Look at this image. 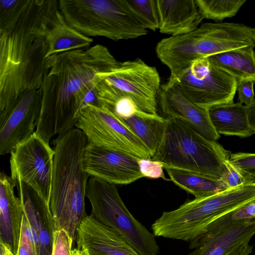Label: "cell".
<instances>
[{
  "label": "cell",
  "mask_w": 255,
  "mask_h": 255,
  "mask_svg": "<svg viewBox=\"0 0 255 255\" xmlns=\"http://www.w3.org/2000/svg\"><path fill=\"white\" fill-rule=\"evenodd\" d=\"M254 219H255V200L243 205L222 216L212 223L206 231L215 232L235 223Z\"/></svg>",
  "instance_id": "cell-26"
},
{
  "label": "cell",
  "mask_w": 255,
  "mask_h": 255,
  "mask_svg": "<svg viewBox=\"0 0 255 255\" xmlns=\"http://www.w3.org/2000/svg\"><path fill=\"white\" fill-rule=\"evenodd\" d=\"M76 238L77 248L89 255H140L117 231L91 215L80 223Z\"/></svg>",
  "instance_id": "cell-15"
},
{
  "label": "cell",
  "mask_w": 255,
  "mask_h": 255,
  "mask_svg": "<svg viewBox=\"0 0 255 255\" xmlns=\"http://www.w3.org/2000/svg\"><path fill=\"white\" fill-rule=\"evenodd\" d=\"M229 161L247 179L255 182V153H233L231 154Z\"/></svg>",
  "instance_id": "cell-29"
},
{
  "label": "cell",
  "mask_w": 255,
  "mask_h": 255,
  "mask_svg": "<svg viewBox=\"0 0 255 255\" xmlns=\"http://www.w3.org/2000/svg\"><path fill=\"white\" fill-rule=\"evenodd\" d=\"M204 18L222 21L236 15L246 0H196Z\"/></svg>",
  "instance_id": "cell-25"
},
{
  "label": "cell",
  "mask_w": 255,
  "mask_h": 255,
  "mask_svg": "<svg viewBox=\"0 0 255 255\" xmlns=\"http://www.w3.org/2000/svg\"><path fill=\"white\" fill-rule=\"evenodd\" d=\"M255 235V219L235 223L215 232L206 231L190 242L188 255H226Z\"/></svg>",
  "instance_id": "cell-17"
},
{
  "label": "cell",
  "mask_w": 255,
  "mask_h": 255,
  "mask_svg": "<svg viewBox=\"0 0 255 255\" xmlns=\"http://www.w3.org/2000/svg\"><path fill=\"white\" fill-rule=\"evenodd\" d=\"M57 0H23L0 15V122L23 92L41 88L47 60L46 34Z\"/></svg>",
  "instance_id": "cell-1"
},
{
  "label": "cell",
  "mask_w": 255,
  "mask_h": 255,
  "mask_svg": "<svg viewBox=\"0 0 255 255\" xmlns=\"http://www.w3.org/2000/svg\"><path fill=\"white\" fill-rule=\"evenodd\" d=\"M55 154L35 132L10 153V176L29 185L50 204Z\"/></svg>",
  "instance_id": "cell-11"
},
{
  "label": "cell",
  "mask_w": 255,
  "mask_h": 255,
  "mask_svg": "<svg viewBox=\"0 0 255 255\" xmlns=\"http://www.w3.org/2000/svg\"><path fill=\"white\" fill-rule=\"evenodd\" d=\"M47 58L64 52L90 47L93 39L80 33L67 22L59 9L53 16L46 34Z\"/></svg>",
  "instance_id": "cell-20"
},
{
  "label": "cell",
  "mask_w": 255,
  "mask_h": 255,
  "mask_svg": "<svg viewBox=\"0 0 255 255\" xmlns=\"http://www.w3.org/2000/svg\"><path fill=\"white\" fill-rule=\"evenodd\" d=\"M132 9L147 29H159V20L156 0H128Z\"/></svg>",
  "instance_id": "cell-27"
},
{
  "label": "cell",
  "mask_w": 255,
  "mask_h": 255,
  "mask_svg": "<svg viewBox=\"0 0 255 255\" xmlns=\"http://www.w3.org/2000/svg\"><path fill=\"white\" fill-rule=\"evenodd\" d=\"M247 107L248 123L250 128L255 133V101Z\"/></svg>",
  "instance_id": "cell-35"
},
{
  "label": "cell",
  "mask_w": 255,
  "mask_h": 255,
  "mask_svg": "<svg viewBox=\"0 0 255 255\" xmlns=\"http://www.w3.org/2000/svg\"><path fill=\"white\" fill-rule=\"evenodd\" d=\"M41 88L27 90L17 98L0 123V154L10 153L35 131L41 109Z\"/></svg>",
  "instance_id": "cell-13"
},
{
  "label": "cell",
  "mask_w": 255,
  "mask_h": 255,
  "mask_svg": "<svg viewBox=\"0 0 255 255\" xmlns=\"http://www.w3.org/2000/svg\"><path fill=\"white\" fill-rule=\"evenodd\" d=\"M117 117L142 141L152 157L162 139L167 120L158 114H148L139 110L129 117Z\"/></svg>",
  "instance_id": "cell-22"
},
{
  "label": "cell",
  "mask_w": 255,
  "mask_h": 255,
  "mask_svg": "<svg viewBox=\"0 0 255 255\" xmlns=\"http://www.w3.org/2000/svg\"><path fill=\"white\" fill-rule=\"evenodd\" d=\"M39 250L38 237L28 218L23 212L21 232L16 255H39Z\"/></svg>",
  "instance_id": "cell-28"
},
{
  "label": "cell",
  "mask_w": 255,
  "mask_h": 255,
  "mask_svg": "<svg viewBox=\"0 0 255 255\" xmlns=\"http://www.w3.org/2000/svg\"><path fill=\"white\" fill-rule=\"evenodd\" d=\"M73 255H86V252L83 249L78 248L73 249Z\"/></svg>",
  "instance_id": "cell-36"
},
{
  "label": "cell",
  "mask_w": 255,
  "mask_h": 255,
  "mask_svg": "<svg viewBox=\"0 0 255 255\" xmlns=\"http://www.w3.org/2000/svg\"><path fill=\"white\" fill-rule=\"evenodd\" d=\"M16 180L0 174V240L16 255L21 232L23 209L14 193Z\"/></svg>",
  "instance_id": "cell-18"
},
{
  "label": "cell",
  "mask_w": 255,
  "mask_h": 255,
  "mask_svg": "<svg viewBox=\"0 0 255 255\" xmlns=\"http://www.w3.org/2000/svg\"><path fill=\"white\" fill-rule=\"evenodd\" d=\"M255 200V182L186 202L164 212L151 225L155 237L191 242L216 220Z\"/></svg>",
  "instance_id": "cell-4"
},
{
  "label": "cell",
  "mask_w": 255,
  "mask_h": 255,
  "mask_svg": "<svg viewBox=\"0 0 255 255\" xmlns=\"http://www.w3.org/2000/svg\"><path fill=\"white\" fill-rule=\"evenodd\" d=\"M7 255H14L10 250H9L7 252Z\"/></svg>",
  "instance_id": "cell-37"
},
{
  "label": "cell",
  "mask_w": 255,
  "mask_h": 255,
  "mask_svg": "<svg viewBox=\"0 0 255 255\" xmlns=\"http://www.w3.org/2000/svg\"><path fill=\"white\" fill-rule=\"evenodd\" d=\"M140 172L143 176L150 178H164L163 164L151 159L140 158L138 160Z\"/></svg>",
  "instance_id": "cell-31"
},
{
  "label": "cell",
  "mask_w": 255,
  "mask_h": 255,
  "mask_svg": "<svg viewBox=\"0 0 255 255\" xmlns=\"http://www.w3.org/2000/svg\"><path fill=\"white\" fill-rule=\"evenodd\" d=\"M247 47L207 57L209 61L233 77L238 83L251 81L255 83V52Z\"/></svg>",
  "instance_id": "cell-23"
},
{
  "label": "cell",
  "mask_w": 255,
  "mask_h": 255,
  "mask_svg": "<svg viewBox=\"0 0 255 255\" xmlns=\"http://www.w3.org/2000/svg\"><path fill=\"white\" fill-rule=\"evenodd\" d=\"M226 167V173L223 180L229 188H234L240 186L254 182L249 181L229 161H225Z\"/></svg>",
  "instance_id": "cell-32"
},
{
  "label": "cell",
  "mask_w": 255,
  "mask_h": 255,
  "mask_svg": "<svg viewBox=\"0 0 255 255\" xmlns=\"http://www.w3.org/2000/svg\"><path fill=\"white\" fill-rule=\"evenodd\" d=\"M86 197L92 207L91 215L117 231L140 255H158L155 237L130 213L115 184L91 177Z\"/></svg>",
  "instance_id": "cell-7"
},
{
  "label": "cell",
  "mask_w": 255,
  "mask_h": 255,
  "mask_svg": "<svg viewBox=\"0 0 255 255\" xmlns=\"http://www.w3.org/2000/svg\"><path fill=\"white\" fill-rule=\"evenodd\" d=\"M16 187L24 213L39 241V255H51L54 219L48 203L34 189L19 179Z\"/></svg>",
  "instance_id": "cell-16"
},
{
  "label": "cell",
  "mask_w": 255,
  "mask_h": 255,
  "mask_svg": "<svg viewBox=\"0 0 255 255\" xmlns=\"http://www.w3.org/2000/svg\"><path fill=\"white\" fill-rule=\"evenodd\" d=\"M88 143L76 128L55 140L50 208L55 230L64 229L73 241L87 216L85 199L90 176L84 169L83 154Z\"/></svg>",
  "instance_id": "cell-3"
},
{
  "label": "cell",
  "mask_w": 255,
  "mask_h": 255,
  "mask_svg": "<svg viewBox=\"0 0 255 255\" xmlns=\"http://www.w3.org/2000/svg\"><path fill=\"white\" fill-rule=\"evenodd\" d=\"M167 120L162 139L151 159L161 162L164 168L223 180L226 173L225 161L229 159L231 151L203 136L182 121Z\"/></svg>",
  "instance_id": "cell-5"
},
{
  "label": "cell",
  "mask_w": 255,
  "mask_h": 255,
  "mask_svg": "<svg viewBox=\"0 0 255 255\" xmlns=\"http://www.w3.org/2000/svg\"><path fill=\"white\" fill-rule=\"evenodd\" d=\"M207 110L211 124L219 134L247 137L255 133L248 123L247 106L238 102L214 106Z\"/></svg>",
  "instance_id": "cell-21"
},
{
  "label": "cell",
  "mask_w": 255,
  "mask_h": 255,
  "mask_svg": "<svg viewBox=\"0 0 255 255\" xmlns=\"http://www.w3.org/2000/svg\"><path fill=\"white\" fill-rule=\"evenodd\" d=\"M102 80L121 96L130 100L139 110L157 114V96L161 85L155 67L139 58L128 60L104 73Z\"/></svg>",
  "instance_id": "cell-10"
},
{
  "label": "cell",
  "mask_w": 255,
  "mask_h": 255,
  "mask_svg": "<svg viewBox=\"0 0 255 255\" xmlns=\"http://www.w3.org/2000/svg\"><path fill=\"white\" fill-rule=\"evenodd\" d=\"M251 81H246L238 83L237 91L238 93L239 102L245 106H249L255 101L254 85Z\"/></svg>",
  "instance_id": "cell-33"
},
{
  "label": "cell",
  "mask_w": 255,
  "mask_h": 255,
  "mask_svg": "<svg viewBox=\"0 0 255 255\" xmlns=\"http://www.w3.org/2000/svg\"><path fill=\"white\" fill-rule=\"evenodd\" d=\"M75 128L83 132L88 143L122 151L138 158H151L142 141L105 106L88 105L84 108Z\"/></svg>",
  "instance_id": "cell-9"
},
{
  "label": "cell",
  "mask_w": 255,
  "mask_h": 255,
  "mask_svg": "<svg viewBox=\"0 0 255 255\" xmlns=\"http://www.w3.org/2000/svg\"><path fill=\"white\" fill-rule=\"evenodd\" d=\"M120 63L99 44L48 57L35 132L49 143L54 135L62 136L74 128L86 94L103 79L104 73Z\"/></svg>",
  "instance_id": "cell-2"
},
{
  "label": "cell",
  "mask_w": 255,
  "mask_h": 255,
  "mask_svg": "<svg viewBox=\"0 0 255 255\" xmlns=\"http://www.w3.org/2000/svg\"><path fill=\"white\" fill-rule=\"evenodd\" d=\"M67 22L83 34L118 41L146 35L128 0H59Z\"/></svg>",
  "instance_id": "cell-6"
},
{
  "label": "cell",
  "mask_w": 255,
  "mask_h": 255,
  "mask_svg": "<svg viewBox=\"0 0 255 255\" xmlns=\"http://www.w3.org/2000/svg\"><path fill=\"white\" fill-rule=\"evenodd\" d=\"M253 248L249 245V243L244 244L226 255H249L252 252Z\"/></svg>",
  "instance_id": "cell-34"
},
{
  "label": "cell",
  "mask_w": 255,
  "mask_h": 255,
  "mask_svg": "<svg viewBox=\"0 0 255 255\" xmlns=\"http://www.w3.org/2000/svg\"><path fill=\"white\" fill-rule=\"evenodd\" d=\"M238 82L209 60L193 62L186 72L172 83L191 102L208 109L214 106L234 103Z\"/></svg>",
  "instance_id": "cell-8"
},
{
  "label": "cell",
  "mask_w": 255,
  "mask_h": 255,
  "mask_svg": "<svg viewBox=\"0 0 255 255\" xmlns=\"http://www.w3.org/2000/svg\"><path fill=\"white\" fill-rule=\"evenodd\" d=\"M160 33L175 36L196 29L203 17L196 0H156Z\"/></svg>",
  "instance_id": "cell-19"
},
{
  "label": "cell",
  "mask_w": 255,
  "mask_h": 255,
  "mask_svg": "<svg viewBox=\"0 0 255 255\" xmlns=\"http://www.w3.org/2000/svg\"><path fill=\"white\" fill-rule=\"evenodd\" d=\"M157 114L166 120L177 119L210 140L220 138L210 121L208 110L189 100L175 85L161 86L157 96Z\"/></svg>",
  "instance_id": "cell-14"
},
{
  "label": "cell",
  "mask_w": 255,
  "mask_h": 255,
  "mask_svg": "<svg viewBox=\"0 0 255 255\" xmlns=\"http://www.w3.org/2000/svg\"><path fill=\"white\" fill-rule=\"evenodd\" d=\"M165 169L175 184L193 195L196 198L209 197L229 189L221 179L181 169Z\"/></svg>",
  "instance_id": "cell-24"
},
{
  "label": "cell",
  "mask_w": 255,
  "mask_h": 255,
  "mask_svg": "<svg viewBox=\"0 0 255 255\" xmlns=\"http://www.w3.org/2000/svg\"><path fill=\"white\" fill-rule=\"evenodd\" d=\"M138 158L125 152L88 143L83 154L85 171L114 184H128L144 177Z\"/></svg>",
  "instance_id": "cell-12"
},
{
  "label": "cell",
  "mask_w": 255,
  "mask_h": 255,
  "mask_svg": "<svg viewBox=\"0 0 255 255\" xmlns=\"http://www.w3.org/2000/svg\"><path fill=\"white\" fill-rule=\"evenodd\" d=\"M74 241L64 229L55 230L53 233L51 255H73Z\"/></svg>",
  "instance_id": "cell-30"
}]
</instances>
